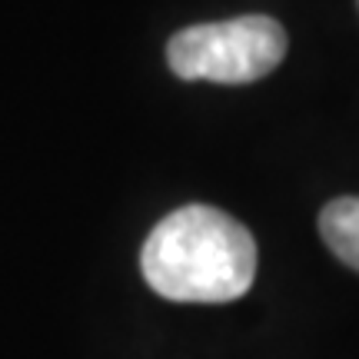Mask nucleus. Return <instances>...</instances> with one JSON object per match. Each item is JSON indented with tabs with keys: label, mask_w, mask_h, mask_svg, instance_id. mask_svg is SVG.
Wrapping results in <instances>:
<instances>
[{
	"label": "nucleus",
	"mask_w": 359,
	"mask_h": 359,
	"mask_svg": "<svg viewBox=\"0 0 359 359\" xmlns=\"http://www.w3.org/2000/svg\"><path fill=\"white\" fill-rule=\"evenodd\" d=\"M150 290L173 303H233L257 280V240L217 206L190 203L156 223L140 250Z\"/></svg>",
	"instance_id": "f257e3e1"
},
{
	"label": "nucleus",
	"mask_w": 359,
	"mask_h": 359,
	"mask_svg": "<svg viewBox=\"0 0 359 359\" xmlns=\"http://www.w3.org/2000/svg\"><path fill=\"white\" fill-rule=\"evenodd\" d=\"M323 243L359 273V196H336L320 213Z\"/></svg>",
	"instance_id": "7ed1b4c3"
},
{
	"label": "nucleus",
	"mask_w": 359,
	"mask_h": 359,
	"mask_svg": "<svg viewBox=\"0 0 359 359\" xmlns=\"http://www.w3.org/2000/svg\"><path fill=\"white\" fill-rule=\"evenodd\" d=\"M286 57V30L266 13H243L219 24L183 27L167 43V64L180 80L253 83Z\"/></svg>",
	"instance_id": "f03ea898"
}]
</instances>
